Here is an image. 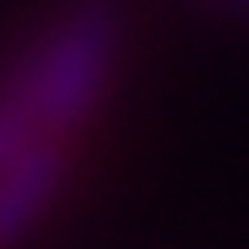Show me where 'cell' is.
<instances>
[{
  "instance_id": "cell-1",
  "label": "cell",
  "mask_w": 249,
  "mask_h": 249,
  "mask_svg": "<svg viewBox=\"0 0 249 249\" xmlns=\"http://www.w3.org/2000/svg\"><path fill=\"white\" fill-rule=\"evenodd\" d=\"M122 34L116 0H67L39 34H28L0 67V160L34 139L67 144L94 122L122 61Z\"/></svg>"
},
{
  "instance_id": "cell-2",
  "label": "cell",
  "mask_w": 249,
  "mask_h": 249,
  "mask_svg": "<svg viewBox=\"0 0 249 249\" xmlns=\"http://www.w3.org/2000/svg\"><path fill=\"white\" fill-rule=\"evenodd\" d=\"M72 150L61 139H34L0 160V249H17L50 216L55 194L67 188Z\"/></svg>"
},
{
  "instance_id": "cell-3",
  "label": "cell",
  "mask_w": 249,
  "mask_h": 249,
  "mask_svg": "<svg viewBox=\"0 0 249 249\" xmlns=\"http://www.w3.org/2000/svg\"><path fill=\"white\" fill-rule=\"evenodd\" d=\"M194 6H205V11H216V17H227V22H244V28H249V0H194Z\"/></svg>"
}]
</instances>
